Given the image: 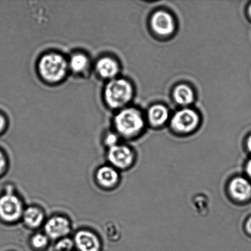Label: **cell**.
Instances as JSON below:
<instances>
[{
  "mask_svg": "<svg viewBox=\"0 0 251 251\" xmlns=\"http://www.w3.org/2000/svg\"><path fill=\"white\" fill-rule=\"evenodd\" d=\"M38 69L41 77L46 82L58 83L67 75L68 60L60 53H46L39 59Z\"/></svg>",
  "mask_w": 251,
  "mask_h": 251,
  "instance_id": "6da1fadb",
  "label": "cell"
},
{
  "mask_svg": "<svg viewBox=\"0 0 251 251\" xmlns=\"http://www.w3.org/2000/svg\"><path fill=\"white\" fill-rule=\"evenodd\" d=\"M132 86L127 80L115 78L109 80L104 90V98L107 106L113 109H119L130 102L133 97Z\"/></svg>",
  "mask_w": 251,
  "mask_h": 251,
  "instance_id": "7a4b0ae2",
  "label": "cell"
},
{
  "mask_svg": "<svg viewBox=\"0 0 251 251\" xmlns=\"http://www.w3.org/2000/svg\"><path fill=\"white\" fill-rule=\"evenodd\" d=\"M114 124L118 134L126 139L137 136L144 127V122L139 110L126 108L118 113Z\"/></svg>",
  "mask_w": 251,
  "mask_h": 251,
  "instance_id": "3957f363",
  "label": "cell"
},
{
  "mask_svg": "<svg viewBox=\"0 0 251 251\" xmlns=\"http://www.w3.org/2000/svg\"><path fill=\"white\" fill-rule=\"evenodd\" d=\"M199 118L193 110L184 109L177 112L172 118L171 126L179 134H189L198 127Z\"/></svg>",
  "mask_w": 251,
  "mask_h": 251,
  "instance_id": "277c9868",
  "label": "cell"
},
{
  "mask_svg": "<svg viewBox=\"0 0 251 251\" xmlns=\"http://www.w3.org/2000/svg\"><path fill=\"white\" fill-rule=\"evenodd\" d=\"M135 159V152L127 145L118 144L109 149L108 159L115 169H129L134 164Z\"/></svg>",
  "mask_w": 251,
  "mask_h": 251,
  "instance_id": "5b68a950",
  "label": "cell"
},
{
  "mask_svg": "<svg viewBox=\"0 0 251 251\" xmlns=\"http://www.w3.org/2000/svg\"><path fill=\"white\" fill-rule=\"evenodd\" d=\"M23 215V206L20 199L11 192L0 198V217L7 222L18 220Z\"/></svg>",
  "mask_w": 251,
  "mask_h": 251,
  "instance_id": "8992f818",
  "label": "cell"
},
{
  "mask_svg": "<svg viewBox=\"0 0 251 251\" xmlns=\"http://www.w3.org/2000/svg\"><path fill=\"white\" fill-rule=\"evenodd\" d=\"M227 193L230 199L237 202L249 201L251 198V182L245 177H233L228 183Z\"/></svg>",
  "mask_w": 251,
  "mask_h": 251,
  "instance_id": "52a82bcc",
  "label": "cell"
},
{
  "mask_svg": "<svg viewBox=\"0 0 251 251\" xmlns=\"http://www.w3.org/2000/svg\"><path fill=\"white\" fill-rule=\"evenodd\" d=\"M44 228L48 238L61 239L70 232L71 225L68 219L63 216H53L47 221Z\"/></svg>",
  "mask_w": 251,
  "mask_h": 251,
  "instance_id": "ba28073f",
  "label": "cell"
},
{
  "mask_svg": "<svg viewBox=\"0 0 251 251\" xmlns=\"http://www.w3.org/2000/svg\"><path fill=\"white\" fill-rule=\"evenodd\" d=\"M95 71L100 77L109 81L117 78L120 72V66L114 58L104 56L96 63Z\"/></svg>",
  "mask_w": 251,
  "mask_h": 251,
  "instance_id": "9c48e42d",
  "label": "cell"
},
{
  "mask_svg": "<svg viewBox=\"0 0 251 251\" xmlns=\"http://www.w3.org/2000/svg\"><path fill=\"white\" fill-rule=\"evenodd\" d=\"M151 24L155 33L159 35H169L174 31L173 17L166 11H159L155 12L152 17Z\"/></svg>",
  "mask_w": 251,
  "mask_h": 251,
  "instance_id": "30bf717a",
  "label": "cell"
},
{
  "mask_svg": "<svg viewBox=\"0 0 251 251\" xmlns=\"http://www.w3.org/2000/svg\"><path fill=\"white\" fill-rule=\"evenodd\" d=\"M73 241L78 251H100V244L99 238L90 231H78Z\"/></svg>",
  "mask_w": 251,
  "mask_h": 251,
  "instance_id": "8fae6325",
  "label": "cell"
},
{
  "mask_svg": "<svg viewBox=\"0 0 251 251\" xmlns=\"http://www.w3.org/2000/svg\"><path fill=\"white\" fill-rule=\"evenodd\" d=\"M98 183L104 188H112L119 181V174L116 169L111 166H103L97 173Z\"/></svg>",
  "mask_w": 251,
  "mask_h": 251,
  "instance_id": "7c38bea8",
  "label": "cell"
},
{
  "mask_svg": "<svg viewBox=\"0 0 251 251\" xmlns=\"http://www.w3.org/2000/svg\"><path fill=\"white\" fill-rule=\"evenodd\" d=\"M69 70L75 74H83L88 70L90 61L88 56L82 52L73 53L68 60Z\"/></svg>",
  "mask_w": 251,
  "mask_h": 251,
  "instance_id": "4fadbf2b",
  "label": "cell"
},
{
  "mask_svg": "<svg viewBox=\"0 0 251 251\" xmlns=\"http://www.w3.org/2000/svg\"><path fill=\"white\" fill-rule=\"evenodd\" d=\"M169 112L166 107L162 105H154L149 109V119L154 126H161L168 120Z\"/></svg>",
  "mask_w": 251,
  "mask_h": 251,
  "instance_id": "5bb4252c",
  "label": "cell"
},
{
  "mask_svg": "<svg viewBox=\"0 0 251 251\" xmlns=\"http://www.w3.org/2000/svg\"><path fill=\"white\" fill-rule=\"evenodd\" d=\"M24 223L31 228H37L42 225L44 220L43 211L38 208L30 206L23 213Z\"/></svg>",
  "mask_w": 251,
  "mask_h": 251,
  "instance_id": "9a60e30c",
  "label": "cell"
},
{
  "mask_svg": "<svg viewBox=\"0 0 251 251\" xmlns=\"http://www.w3.org/2000/svg\"><path fill=\"white\" fill-rule=\"evenodd\" d=\"M174 97L176 101L181 105H188L193 102L194 95L193 90L188 85H179L174 92Z\"/></svg>",
  "mask_w": 251,
  "mask_h": 251,
  "instance_id": "2e32d148",
  "label": "cell"
},
{
  "mask_svg": "<svg viewBox=\"0 0 251 251\" xmlns=\"http://www.w3.org/2000/svg\"><path fill=\"white\" fill-rule=\"evenodd\" d=\"M49 242L48 236L42 233H37L31 238V244L37 250H41L48 245Z\"/></svg>",
  "mask_w": 251,
  "mask_h": 251,
  "instance_id": "e0dca14e",
  "label": "cell"
},
{
  "mask_svg": "<svg viewBox=\"0 0 251 251\" xmlns=\"http://www.w3.org/2000/svg\"><path fill=\"white\" fill-rule=\"evenodd\" d=\"M75 243L74 241L68 238H61L55 246L56 251H71Z\"/></svg>",
  "mask_w": 251,
  "mask_h": 251,
  "instance_id": "ac0fdd59",
  "label": "cell"
},
{
  "mask_svg": "<svg viewBox=\"0 0 251 251\" xmlns=\"http://www.w3.org/2000/svg\"><path fill=\"white\" fill-rule=\"evenodd\" d=\"M119 137H118L116 134L114 133H110L107 134V136L105 137V144H106L107 146L109 148L115 146L119 144Z\"/></svg>",
  "mask_w": 251,
  "mask_h": 251,
  "instance_id": "d6986e66",
  "label": "cell"
},
{
  "mask_svg": "<svg viewBox=\"0 0 251 251\" xmlns=\"http://www.w3.org/2000/svg\"><path fill=\"white\" fill-rule=\"evenodd\" d=\"M5 166H6V159L3 154L0 151V174L3 171Z\"/></svg>",
  "mask_w": 251,
  "mask_h": 251,
  "instance_id": "ffe728a7",
  "label": "cell"
},
{
  "mask_svg": "<svg viewBox=\"0 0 251 251\" xmlns=\"http://www.w3.org/2000/svg\"><path fill=\"white\" fill-rule=\"evenodd\" d=\"M245 228L247 232L251 235V217L247 221L245 225Z\"/></svg>",
  "mask_w": 251,
  "mask_h": 251,
  "instance_id": "44dd1931",
  "label": "cell"
},
{
  "mask_svg": "<svg viewBox=\"0 0 251 251\" xmlns=\"http://www.w3.org/2000/svg\"><path fill=\"white\" fill-rule=\"evenodd\" d=\"M246 172L248 176L251 179V159L247 162V166H246Z\"/></svg>",
  "mask_w": 251,
  "mask_h": 251,
  "instance_id": "7402d4cb",
  "label": "cell"
},
{
  "mask_svg": "<svg viewBox=\"0 0 251 251\" xmlns=\"http://www.w3.org/2000/svg\"><path fill=\"white\" fill-rule=\"evenodd\" d=\"M5 125H6V121L4 118L0 114V132L4 129Z\"/></svg>",
  "mask_w": 251,
  "mask_h": 251,
  "instance_id": "603a6c76",
  "label": "cell"
},
{
  "mask_svg": "<svg viewBox=\"0 0 251 251\" xmlns=\"http://www.w3.org/2000/svg\"><path fill=\"white\" fill-rule=\"evenodd\" d=\"M247 148L248 150L251 152V135L248 138L247 140Z\"/></svg>",
  "mask_w": 251,
  "mask_h": 251,
  "instance_id": "cb8c5ba5",
  "label": "cell"
},
{
  "mask_svg": "<svg viewBox=\"0 0 251 251\" xmlns=\"http://www.w3.org/2000/svg\"><path fill=\"white\" fill-rule=\"evenodd\" d=\"M249 12H250V16L251 17V5L250 7V8H249Z\"/></svg>",
  "mask_w": 251,
  "mask_h": 251,
  "instance_id": "d4e9b609",
  "label": "cell"
}]
</instances>
